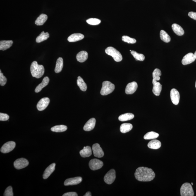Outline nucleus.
Returning <instances> with one entry per match:
<instances>
[{
    "label": "nucleus",
    "instance_id": "obj_27",
    "mask_svg": "<svg viewBox=\"0 0 196 196\" xmlns=\"http://www.w3.org/2000/svg\"><path fill=\"white\" fill-rule=\"evenodd\" d=\"M133 128V125L129 123H124L120 126V131L123 133H125L128 132Z\"/></svg>",
    "mask_w": 196,
    "mask_h": 196
},
{
    "label": "nucleus",
    "instance_id": "obj_19",
    "mask_svg": "<svg viewBox=\"0 0 196 196\" xmlns=\"http://www.w3.org/2000/svg\"><path fill=\"white\" fill-rule=\"evenodd\" d=\"M172 28L176 35L181 36L184 34V31L182 27L176 23L173 24L172 25Z\"/></svg>",
    "mask_w": 196,
    "mask_h": 196
},
{
    "label": "nucleus",
    "instance_id": "obj_36",
    "mask_svg": "<svg viewBox=\"0 0 196 196\" xmlns=\"http://www.w3.org/2000/svg\"><path fill=\"white\" fill-rule=\"evenodd\" d=\"M161 72L159 69L156 68L153 73V80L159 81L160 80V77L161 76Z\"/></svg>",
    "mask_w": 196,
    "mask_h": 196
},
{
    "label": "nucleus",
    "instance_id": "obj_20",
    "mask_svg": "<svg viewBox=\"0 0 196 196\" xmlns=\"http://www.w3.org/2000/svg\"><path fill=\"white\" fill-rule=\"evenodd\" d=\"M49 82V79L48 77H46L43 79L42 83L39 84L36 87L35 89L36 93H38L42 91L43 88L48 85Z\"/></svg>",
    "mask_w": 196,
    "mask_h": 196
},
{
    "label": "nucleus",
    "instance_id": "obj_30",
    "mask_svg": "<svg viewBox=\"0 0 196 196\" xmlns=\"http://www.w3.org/2000/svg\"><path fill=\"white\" fill-rule=\"evenodd\" d=\"M49 37V35L48 32L45 33L43 31L38 37L36 38V41L37 43H40L47 40Z\"/></svg>",
    "mask_w": 196,
    "mask_h": 196
},
{
    "label": "nucleus",
    "instance_id": "obj_7",
    "mask_svg": "<svg viewBox=\"0 0 196 196\" xmlns=\"http://www.w3.org/2000/svg\"><path fill=\"white\" fill-rule=\"evenodd\" d=\"M103 165L104 164L102 161L97 159H91L89 163V168L92 171H96L102 168Z\"/></svg>",
    "mask_w": 196,
    "mask_h": 196
},
{
    "label": "nucleus",
    "instance_id": "obj_34",
    "mask_svg": "<svg viewBox=\"0 0 196 196\" xmlns=\"http://www.w3.org/2000/svg\"><path fill=\"white\" fill-rule=\"evenodd\" d=\"M159 134L154 132H149L144 135V139L146 140H153L159 137Z\"/></svg>",
    "mask_w": 196,
    "mask_h": 196
},
{
    "label": "nucleus",
    "instance_id": "obj_45",
    "mask_svg": "<svg viewBox=\"0 0 196 196\" xmlns=\"http://www.w3.org/2000/svg\"><path fill=\"white\" fill-rule=\"evenodd\" d=\"M194 56H195V58L196 59V51H195V53H194Z\"/></svg>",
    "mask_w": 196,
    "mask_h": 196
},
{
    "label": "nucleus",
    "instance_id": "obj_5",
    "mask_svg": "<svg viewBox=\"0 0 196 196\" xmlns=\"http://www.w3.org/2000/svg\"><path fill=\"white\" fill-rule=\"evenodd\" d=\"M181 196H193L194 192L192 185L190 183H185L182 185L180 189Z\"/></svg>",
    "mask_w": 196,
    "mask_h": 196
},
{
    "label": "nucleus",
    "instance_id": "obj_32",
    "mask_svg": "<svg viewBox=\"0 0 196 196\" xmlns=\"http://www.w3.org/2000/svg\"><path fill=\"white\" fill-rule=\"evenodd\" d=\"M160 37L162 40L165 43H168L171 40V38L167 33L165 31L162 30L160 32Z\"/></svg>",
    "mask_w": 196,
    "mask_h": 196
},
{
    "label": "nucleus",
    "instance_id": "obj_14",
    "mask_svg": "<svg viewBox=\"0 0 196 196\" xmlns=\"http://www.w3.org/2000/svg\"><path fill=\"white\" fill-rule=\"evenodd\" d=\"M138 88V84L135 82L129 83L125 89V93L127 94H132L135 93Z\"/></svg>",
    "mask_w": 196,
    "mask_h": 196
},
{
    "label": "nucleus",
    "instance_id": "obj_48",
    "mask_svg": "<svg viewBox=\"0 0 196 196\" xmlns=\"http://www.w3.org/2000/svg\"><path fill=\"white\" fill-rule=\"evenodd\" d=\"M195 87H196V82H195Z\"/></svg>",
    "mask_w": 196,
    "mask_h": 196
},
{
    "label": "nucleus",
    "instance_id": "obj_47",
    "mask_svg": "<svg viewBox=\"0 0 196 196\" xmlns=\"http://www.w3.org/2000/svg\"><path fill=\"white\" fill-rule=\"evenodd\" d=\"M192 185H193V183H192Z\"/></svg>",
    "mask_w": 196,
    "mask_h": 196
},
{
    "label": "nucleus",
    "instance_id": "obj_24",
    "mask_svg": "<svg viewBox=\"0 0 196 196\" xmlns=\"http://www.w3.org/2000/svg\"><path fill=\"white\" fill-rule=\"evenodd\" d=\"M153 92L156 96H159L160 94L162 85L159 82H156L155 83L153 84Z\"/></svg>",
    "mask_w": 196,
    "mask_h": 196
},
{
    "label": "nucleus",
    "instance_id": "obj_6",
    "mask_svg": "<svg viewBox=\"0 0 196 196\" xmlns=\"http://www.w3.org/2000/svg\"><path fill=\"white\" fill-rule=\"evenodd\" d=\"M116 178V171L114 169H111L105 175L104 180L106 183L111 185L114 182Z\"/></svg>",
    "mask_w": 196,
    "mask_h": 196
},
{
    "label": "nucleus",
    "instance_id": "obj_12",
    "mask_svg": "<svg viewBox=\"0 0 196 196\" xmlns=\"http://www.w3.org/2000/svg\"><path fill=\"white\" fill-rule=\"evenodd\" d=\"M171 97L172 102L175 105H177L180 102V94L178 90L175 89H172L171 92Z\"/></svg>",
    "mask_w": 196,
    "mask_h": 196
},
{
    "label": "nucleus",
    "instance_id": "obj_46",
    "mask_svg": "<svg viewBox=\"0 0 196 196\" xmlns=\"http://www.w3.org/2000/svg\"><path fill=\"white\" fill-rule=\"evenodd\" d=\"M192 1H195V2H196V0H192Z\"/></svg>",
    "mask_w": 196,
    "mask_h": 196
},
{
    "label": "nucleus",
    "instance_id": "obj_13",
    "mask_svg": "<svg viewBox=\"0 0 196 196\" xmlns=\"http://www.w3.org/2000/svg\"><path fill=\"white\" fill-rule=\"evenodd\" d=\"M82 180V178L80 177L69 178L65 180L64 185L65 186L77 185L80 183Z\"/></svg>",
    "mask_w": 196,
    "mask_h": 196
},
{
    "label": "nucleus",
    "instance_id": "obj_18",
    "mask_svg": "<svg viewBox=\"0 0 196 196\" xmlns=\"http://www.w3.org/2000/svg\"><path fill=\"white\" fill-rule=\"evenodd\" d=\"M84 37V35L81 34L75 33L69 37L68 40L70 42H75L82 40Z\"/></svg>",
    "mask_w": 196,
    "mask_h": 196
},
{
    "label": "nucleus",
    "instance_id": "obj_29",
    "mask_svg": "<svg viewBox=\"0 0 196 196\" xmlns=\"http://www.w3.org/2000/svg\"><path fill=\"white\" fill-rule=\"evenodd\" d=\"M134 117L135 116L132 113H126L120 115L118 117V119L121 121H126L133 119Z\"/></svg>",
    "mask_w": 196,
    "mask_h": 196
},
{
    "label": "nucleus",
    "instance_id": "obj_3",
    "mask_svg": "<svg viewBox=\"0 0 196 196\" xmlns=\"http://www.w3.org/2000/svg\"><path fill=\"white\" fill-rule=\"evenodd\" d=\"M114 84L111 83V82L106 81L103 82L100 94L102 96L107 95L111 93L114 91Z\"/></svg>",
    "mask_w": 196,
    "mask_h": 196
},
{
    "label": "nucleus",
    "instance_id": "obj_35",
    "mask_svg": "<svg viewBox=\"0 0 196 196\" xmlns=\"http://www.w3.org/2000/svg\"><path fill=\"white\" fill-rule=\"evenodd\" d=\"M131 54L137 61H143L145 59V57L143 54H138L135 51H132Z\"/></svg>",
    "mask_w": 196,
    "mask_h": 196
},
{
    "label": "nucleus",
    "instance_id": "obj_37",
    "mask_svg": "<svg viewBox=\"0 0 196 196\" xmlns=\"http://www.w3.org/2000/svg\"><path fill=\"white\" fill-rule=\"evenodd\" d=\"M122 40L123 42L128 43L129 44H135L136 43V39L130 37L128 36H123L122 38Z\"/></svg>",
    "mask_w": 196,
    "mask_h": 196
},
{
    "label": "nucleus",
    "instance_id": "obj_43",
    "mask_svg": "<svg viewBox=\"0 0 196 196\" xmlns=\"http://www.w3.org/2000/svg\"><path fill=\"white\" fill-rule=\"evenodd\" d=\"M63 196H77L78 195L76 192H69L64 194Z\"/></svg>",
    "mask_w": 196,
    "mask_h": 196
},
{
    "label": "nucleus",
    "instance_id": "obj_44",
    "mask_svg": "<svg viewBox=\"0 0 196 196\" xmlns=\"http://www.w3.org/2000/svg\"><path fill=\"white\" fill-rule=\"evenodd\" d=\"M92 196V194H91L90 192H87L85 194V195H84V196Z\"/></svg>",
    "mask_w": 196,
    "mask_h": 196
},
{
    "label": "nucleus",
    "instance_id": "obj_33",
    "mask_svg": "<svg viewBox=\"0 0 196 196\" xmlns=\"http://www.w3.org/2000/svg\"><path fill=\"white\" fill-rule=\"evenodd\" d=\"M67 129V127L64 125H56L51 128L52 131L55 132H63Z\"/></svg>",
    "mask_w": 196,
    "mask_h": 196
},
{
    "label": "nucleus",
    "instance_id": "obj_42",
    "mask_svg": "<svg viewBox=\"0 0 196 196\" xmlns=\"http://www.w3.org/2000/svg\"><path fill=\"white\" fill-rule=\"evenodd\" d=\"M188 15L190 18L196 20V13L195 12H189L188 13Z\"/></svg>",
    "mask_w": 196,
    "mask_h": 196
},
{
    "label": "nucleus",
    "instance_id": "obj_9",
    "mask_svg": "<svg viewBox=\"0 0 196 196\" xmlns=\"http://www.w3.org/2000/svg\"><path fill=\"white\" fill-rule=\"evenodd\" d=\"M29 162L28 160L24 158H20L16 160L13 165L15 168L17 169H21L28 166Z\"/></svg>",
    "mask_w": 196,
    "mask_h": 196
},
{
    "label": "nucleus",
    "instance_id": "obj_21",
    "mask_svg": "<svg viewBox=\"0 0 196 196\" xmlns=\"http://www.w3.org/2000/svg\"><path fill=\"white\" fill-rule=\"evenodd\" d=\"M13 43L12 40H1L0 42V50H6L11 47Z\"/></svg>",
    "mask_w": 196,
    "mask_h": 196
},
{
    "label": "nucleus",
    "instance_id": "obj_25",
    "mask_svg": "<svg viewBox=\"0 0 196 196\" xmlns=\"http://www.w3.org/2000/svg\"><path fill=\"white\" fill-rule=\"evenodd\" d=\"M161 146V143L160 141L154 140L150 141L148 144L147 146L149 148L153 149H157L160 148Z\"/></svg>",
    "mask_w": 196,
    "mask_h": 196
},
{
    "label": "nucleus",
    "instance_id": "obj_41",
    "mask_svg": "<svg viewBox=\"0 0 196 196\" xmlns=\"http://www.w3.org/2000/svg\"><path fill=\"white\" fill-rule=\"evenodd\" d=\"M9 118L8 115L5 113H0V120L1 121H7Z\"/></svg>",
    "mask_w": 196,
    "mask_h": 196
},
{
    "label": "nucleus",
    "instance_id": "obj_40",
    "mask_svg": "<svg viewBox=\"0 0 196 196\" xmlns=\"http://www.w3.org/2000/svg\"><path fill=\"white\" fill-rule=\"evenodd\" d=\"M4 196H13V188L11 186L8 187L6 189L4 194Z\"/></svg>",
    "mask_w": 196,
    "mask_h": 196
},
{
    "label": "nucleus",
    "instance_id": "obj_17",
    "mask_svg": "<svg viewBox=\"0 0 196 196\" xmlns=\"http://www.w3.org/2000/svg\"><path fill=\"white\" fill-rule=\"evenodd\" d=\"M55 166V163H53L46 168L43 175V178L44 179H47L49 177L50 175L54 171Z\"/></svg>",
    "mask_w": 196,
    "mask_h": 196
},
{
    "label": "nucleus",
    "instance_id": "obj_26",
    "mask_svg": "<svg viewBox=\"0 0 196 196\" xmlns=\"http://www.w3.org/2000/svg\"><path fill=\"white\" fill-rule=\"evenodd\" d=\"M48 19L47 15L44 13L41 14L37 18L35 22V24L37 25H42L45 23Z\"/></svg>",
    "mask_w": 196,
    "mask_h": 196
},
{
    "label": "nucleus",
    "instance_id": "obj_15",
    "mask_svg": "<svg viewBox=\"0 0 196 196\" xmlns=\"http://www.w3.org/2000/svg\"><path fill=\"white\" fill-rule=\"evenodd\" d=\"M196 59L194 54L189 53L184 56L182 60V63L183 65H187L193 62Z\"/></svg>",
    "mask_w": 196,
    "mask_h": 196
},
{
    "label": "nucleus",
    "instance_id": "obj_49",
    "mask_svg": "<svg viewBox=\"0 0 196 196\" xmlns=\"http://www.w3.org/2000/svg\"><path fill=\"white\" fill-rule=\"evenodd\" d=\"M130 51L131 52V51H132L131 50H130Z\"/></svg>",
    "mask_w": 196,
    "mask_h": 196
},
{
    "label": "nucleus",
    "instance_id": "obj_16",
    "mask_svg": "<svg viewBox=\"0 0 196 196\" xmlns=\"http://www.w3.org/2000/svg\"><path fill=\"white\" fill-rule=\"evenodd\" d=\"M96 120L95 118H91L85 124L84 127V130L85 131H90L95 127Z\"/></svg>",
    "mask_w": 196,
    "mask_h": 196
},
{
    "label": "nucleus",
    "instance_id": "obj_8",
    "mask_svg": "<svg viewBox=\"0 0 196 196\" xmlns=\"http://www.w3.org/2000/svg\"><path fill=\"white\" fill-rule=\"evenodd\" d=\"M15 146H16V144L14 142H8L4 144L1 147V152L3 153H7L13 150Z\"/></svg>",
    "mask_w": 196,
    "mask_h": 196
},
{
    "label": "nucleus",
    "instance_id": "obj_10",
    "mask_svg": "<svg viewBox=\"0 0 196 196\" xmlns=\"http://www.w3.org/2000/svg\"><path fill=\"white\" fill-rule=\"evenodd\" d=\"M50 99L49 98H42L38 102L37 105V109L39 111H43L49 105Z\"/></svg>",
    "mask_w": 196,
    "mask_h": 196
},
{
    "label": "nucleus",
    "instance_id": "obj_23",
    "mask_svg": "<svg viewBox=\"0 0 196 196\" xmlns=\"http://www.w3.org/2000/svg\"><path fill=\"white\" fill-rule=\"evenodd\" d=\"M80 156L83 158L88 157L92 155V149L89 146L84 147L80 152Z\"/></svg>",
    "mask_w": 196,
    "mask_h": 196
},
{
    "label": "nucleus",
    "instance_id": "obj_1",
    "mask_svg": "<svg viewBox=\"0 0 196 196\" xmlns=\"http://www.w3.org/2000/svg\"><path fill=\"white\" fill-rule=\"evenodd\" d=\"M135 175V178L141 182L151 181L155 177V174L152 169L144 167L137 168Z\"/></svg>",
    "mask_w": 196,
    "mask_h": 196
},
{
    "label": "nucleus",
    "instance_id": "obj_22",
    "mask_svg": "<svg viewBox=\"0 0 196 196\" xmlns=\"http://www.w3.org/2000/svg\"><path fill=\"white\" fill-rule=\"evenodd\" d=\"M88 58V54L85 51H82L77 54L76 56L77 61L80 63L85 61Z\"/></svg>",
    "mask_w": 196,
    "mask_h": 196
},
{
    "label": "nucleus",
    "instance_id": "obj_39",
    "mask_svg": "<svg viewBox=\"0 0 196 196\" xmlns=\"http://www.w3.org/2000/svg\"><path fill=\"white\" fill-rule=\"evenodd\" d=\"M7 79L6 77L1 73V70H0V85L1 86H3L6 84Z\"/></svg>",
    "mask_w": 196,
    "mask_h": 196
},
{
    "label": "nucleus",
    "instance_id": "obj_11",
    "mask_svg": "<svg viewBox=\"0 0 196 196\" xmlns=\"http://www.w3.org/2000/svg\"><path fill=\"white\" fill-rule=\"evenodd\" d=\"M92 149L94 156L97 158H101L104 156V152L103 150L99 144H94L92 146Z\"/></svg>",
    "mask_w": 196,
    "mask_h": 196
},
{
    "label": "nucleus",
    "instance_id": "obj_31",
    "mask_svg": "<svg viewBox=\"0 0 196 196\" xmlns=\"http://www.w3.org/2000/svg\"><path fill=\"white\" fill-rule=\"evenodd\" d=\"M77 84L80 89L82 91H85L87 90V87L86 84L84 82L83 79L80 76L78 77L77 81Z\"/></svg>",
    "mask_w": 196,
    "mask_h": 196
},
{
    "label": "nucleus",
    "instance_id": "obj_28",
    "mask_svg": "<svg viewBox=\"0 0 196 196\" xmlns=\"http://www.w3.org/2000/svg\"><path fill=\"white\" fill-rule=\"evenodd\" d=\"M63 67V60L62 58H59L57 60L55 71L56 73H61Z\"/></svg>",
    "mask_w": 196,
    "mask_h": 196
},
{
    "label": "nucleus",
    "instance_id": "obj_38",
    "mask_svg": "<svg viewBox=\"0 0 196 196\" xmlns=\"http://www.w3.org/2000/svg\"><path fill=\"white\" fill-rule=\"evenodd\" d=\"M88 23L90 25H99L101 22L100 20L97 18H90L87 20Z\"/></svg>",
    "mask_w": 196,
    "mask_h": 196
},
{
    "label": "nucleus",
    "instance_id": "obj_4",
    "mask_svg": "<svg viewBox=\"0 0 196 196\" xmlns=\"http://www.w3.org/2000/svg\"><path fill=\"white\" fill-rule=\"evenodd\" d=\"M105 51L106 54L112 56L113 59L116 62H120L123 60V57L121 53L114 48L112 47H108L105 49Z\"/></svg>",
    "mask_w": 196,
    "mask_h": 196
},
{
    "label": "nucleus",
    "instance_id": "obj_2",
    "mask_svg": "<svg viewBox=\"0 0 196 196\" xmlns=\"http://www.w3.org/2000/svg\"><path fill=\"white\" fill-rule=\"evenodd\" d=\"M30 71L33 77L39 79L43 75L45 70L43 65H39L37 61H34L31 64Z\"/></svg>",
    "mask_w": 196,
    "mask_h": 196
}]
</instances>
